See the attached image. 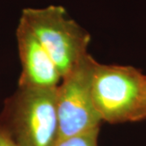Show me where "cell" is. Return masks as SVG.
<instances>
[{"mask_svg": "<svg viewBox=\"0 0 146 146\" xmlns=\"http://www.w3.org/2000/svg\"><path fill=\"white\" fill-rule=\"evenodd\" d=\"M145 119H146V80L145 84V89H144V94H143V98H142L141 106H140V110H139V112H138V116H137V122Z\"/></svg>", "mask_w": 146, "mask_h": 146, "instance_id": "obj_8", "label": "cell"}, {"mask_svg": "<svg viewBox=\"0 0 146 146\" xmlns=\"http://www.w3.org/2000/svg\"><path fill=\"white\" fill-rule=\"evenodd\" d=\"M21 63L18 86L55 89L62 80L57 66L30 29L21 21L16 29Z\"/></svg>", "mask_w": 146, "mask_h": 146, "instance_id": "obj_5", "label": "cell"}, {"mask_svg": "<svg viewBox=\"0 0 146 146\" xmlns=\"http://www.w3.org/2000/svg\"><path fill=\"white\" fill-rule=\"evenodd\" d=\"M20 21L30 29L45 48L62 78L89 54V33L68 16L62 6L25 8Z\"/></svg>", "mask_w": 146, "mask_h": 146, "instance_id": "obj_2", "label": "cell"}, {"mask_svg": "<svg viewBox=\"0 0 146 146\" xmlns=\"http://www.w3.org/2000/svg\"><path fill=\"white\" fill-rule=\"evenodd\" d=\"M0 146H21L0 121Z\"/></svg>", "mask_w": 146, "mask_h": 146, "instance_id": "obj_7", "label": "cell"}, {"mask_svg": "<svg viewBox=\"0 0 146 146\" xmlns=\"http://www.w3.org/2000/svg\"><path fill=\"white\" fill-rule=\"evenodd\" d=\"M96 60L88 54L56 88L58 140L101 127L94 108L91 81Z\"/></svg>", "mask_w": 146, "mask_h": 146, "instance_id": "obj_4", "label": "cell"}, {"mask_svg": "<svg viewBox=\"0 0 146 146\" xmlns=\"http://www.w3.org/2000/svg\"><path fill=\"white\" fill-rule=\"evenodd\" d=\"M0 121L21 146H54L58 141L56 88L18 86L5 100Z\"/></svg>", "mask_w": 146, "mask_h": 146, "instance_id": "obj_1", "label": "cell"}, {"mask_svg": "<svg viewBox=\"0 0 146 146\" xmlns=\"http://www.w3.org/2000/svg\"><path fill=\"white\" fill-rule=\"evenodd\" d=\"M100 127L78 135L66 137L57 141L54 146H98V140Z\"/></svg>", "mask_w": 146, "mask_h": 146, "instance_id": "obj_6", "label": "cell"}, {"mask_svg": "<svg viewBox=\"0 0 146 146\" xmlns=\"http://www.w3.org/2000/svg\"><path fill=\"white\" fill-rule=\"evenodd\" d=\"M145 80V75L132 66L96 62L91 94L102 121L111 124L137 122Z\"/></svg>", "mask_w": 146, "mask_h": 146, "instance_id": "obj_3", "label": "cell"}]
</instances>
